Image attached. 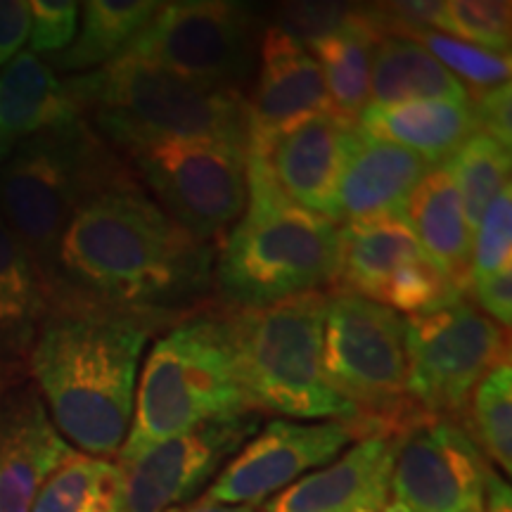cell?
<instances>
[{
    "label": "cell",
    "instance_id": "1",
    "mask_svg": "<svg viewBox=\"0 0 512 512\" xmlns=\"http://www.w3.org/2000/svg\"><path fill=\"white\" fill-rule=\"evenodd\" d=\"M214 261L216 247L178 226L136 181L102 190L76 209L48 292L178 316L207 294Z\"/></svg>",
    "mask_w": 512,
    "mask_h": 512
},
{
    "label": "cell",
    "instance_id": "2",
    "mask_svg": "<svg viewBox=\"0 0 512 512\" xmlns=\"http://www.w3.org/2000/svg\"><path fill=\"white\" fill-rule=\"evenodd\" d=\"M176 318L48 292L27 370L55 430L81 453L105 460L117 456L133 418L147 339Z\"/></svg>",
    "mask_w": 512,
    "mask_h": 512
},
{
    "label": "cell",
    "instance_id": "3",
    "mask_svg": "<svg viewBox=\"0 0 512 512\" xmlns=\"http://www.w3.org/2000/svg\"><path fill=\"white\" fill-rule=\"evenodd\" d=\"M245 162V214L214 261L221 309H266L299 294L332 290L342 261L339 223L287 200L261 152L247 150Z\"/></svg>",
    "mask_w": 512,
    "mask_h": 512
},
{
    "label": "cell",
    "instance_id": "4",
    "mask_svg": "<svg viewBox=\"0 0 512 512\" xmlns=\"http://www.w3.org/2000/svg\"><path fill=\"white\" fill-rule=\"evenodd\" d=\"M62 83L76 112L121 157L162 140H219L247 150L249 102L238 88L188 81L126 53Z\"/></svg>",
    "mask_w": 512,
    "mask_h": 512
},
{
    "label": "cell",
    "instance_id": "5",
    "mask_svg": "<svg viewBox=\"0 0 512 512\" xmlns=\"http://www.w3.org/2000/svg\"><path fill=\"white\" fill-rule=\"evenodd\" d=\"M136 181L131 164L79 114L12 147L0 164V221L22 242L48 287L76 209L102 190Z\"/></svg>",
    "mask_w": 512,
    "mask_h": 512
},
{
    "label": "cell",
    "instance_id": "6",
    "mask_svg": "<svg viewBox=\"0 0 512 512\" xmlns=\"http://www.w3.org/2000/svg\"><path fill=\"white\" fill-rule=\"evenodd\" d=\"M328 290L266 309L223 311L235 373L252 408L297 420H337L363 439L356 408L330 387L323 370Z\"/></svg>",
    "mask_w": 512,
    "mask_h": 512
},
{
    "label": "cell",
    "instance_id": "7",
    "mask_svg": "<svg viewBox=\"0 0 512 512\" xmlns=\"http://www.w3.org/2000/svg\"><path fill=\"white\" fill-rule=\"evenodd\" d=\"M254 413L235 373L221 316L178 320L152 344L117 460L216 420Z\"/></svg>",
    "mask_w": 512,
    "mask_h": 512
},
{
    "label": "cell",
    "instance_id": "8",
    "mask_svg": "<svg viewBox=\"0 0 512 512\" xmlns=\"http://www.w3.org/2000/svg\"><path fill=\"white\" fill-rule=\"evenodd\" d=\"M330 294L323 370L330 387L356 408L363 437L406 434L432 420L408 394L406 318L354 294Z\"/></svg>",
    "mask_w": 512,
    "mask_h": 512
},
{
    "label": "cell",
    "instance_id": "9",
    "mask_svg": "<svg viewBox=\"0 0 512 512\" xmlns=\"http://www.w3.org/2000/svg\"><path fill=\"white\" fill-rule=\"evenodd\" d=\"M245 152L219 140H162L131 152L128 164L178 226L221 247L247 207Z\"/></svg>",
    "mask_w": 512,
    "mask_h": 512
},
{
    "label": "cell",
    "instance_id": "10",
    "mask_svg": "<svg viewBox=\"0 0 512 512\" xmlns=\"http://www.w3.org/2000/svg\"><path fill=\"white\" fill-rule=\"evenodd\" d=\"M408 394L430 418L463 422L472 392L496 366L510 361L508 330L475 304L406 318Z\"/></svg>",
    "mask_w": 512,
    "mask_h": 512
},
{
    "label": "cell",
    "instance_id": "11",
    "mask_svg": "<svg viewBox=\"0 0 512 512\" xmlns=\"http://www.w3.org/2000/svg\"><path fill=\"white\" fill-rule=\"evenodd\" d=\"M126 55L188 81L235 88L256 62V12L230 0L162 3Z\"/></svg>",
    "mask_w": 512,
    "mask_h": 512
},
{
    "label": "cell",
    "instance_id": "12",
    "mask_svg": "<svg viewBox=\"0 0 512 512\" xmlns=\"http://www.w3.org/2000/svg\"><path fill=\"white\" fill-rule=\"evenodd\" d=\"M259 427V415L216 420L114 463L112 512H181Z\"/></svg>",
    "mask_w": 512,
    "mask_h": 512
},
{
    "label": "cell",
    "instance_id": "13",
    "mask_svg": "<svg viewBox=\"0 0 512 512\" xmlns=\"http://www.w3.org/2000/svg\"><path fill=\"white\" fill-rule=\"evenodd\" d=\"M486 472L463 422L425 420L403 434L384 512H482Z\"/></svg>",
    "mask_w": 512,
    "mask_h": 512
},
{
    "label": "cell",
    "instance_id": "14",
    "mask_svg": "<svg viewBox=\"0 0 512 512\" xmlns=\"http://www.w3.org/2000/svg\"><path fill=\"white\" fill-rule=\"evenodd\" d=\"M361 439L347 422L271 420L223 465L200 503L256 505L278 496L306 472L328 465L349 441Z\"/></svg>",
    "mask_w": 512,
    "mask_h": 512
},
{
    "label": "cell",
    "instance_id": "15",
    "mask_svg": "<svg viewBox=\"0 0 512 512\" xmlns=\"http://www.w3.org/2000/svg\"><path fill=\"white\" fill-rule=\"evenodd\" d=\"M259 53L261 67L254 100L249 102L247 147L264 150L294 126L335 110L316 57L287 31L268 27Z\"/></svg>",
    "mask_w": 512,
    "mask_h": 512
},
{
    "label": "cell",
    "instance_id": "16",
    "mask_svg": "<svg viewBox=\"0 0 512 512\" xmlns=\"http://www.w3.org/2000/svg\"><path fill=\"white\" fill-rule=\"evenodd\" d=\"M72 451L50 420L36 384L22 380L0 392V512H31L50 472Z\"/></svg>",
    "mask_w": 512,
    "mask_h": 512
},
{
    "label": "cell",
    "instance_id": "17",
    "mask_svg": "<svg viewBox=\"0 0 512 512\" xmlns=\"http://www.w3.org/2000/svg\"><path fill=\"white\" fill-rule=\"evenodd\" d=\"M403 434H370L342 458L297 479L261 512H384Z\"/></svg>",
    "mask_w": 512,
    "mask_h": 512
},
{
    "label": "cell",
    "instance_id": "18",
    "mask_svg": "<svg viewBox=\"0 0 512 512\" xmlns=\"http://www.w3.org/2000/svg\"><path fill=\"white\" fill-rule=\"evenodd\" d=\"M356 121L339 114H320L283 133L264 150L278 190L297 207L337 221V188L344 166L347 136Z\"/></svg>",
    "mask_w": 512,
    "mask_h": 512
},
{
    "label": "cell",
    "instance_id": "19",
    "mask_svg": "<svg viewBox=\"0 0 512 512\" xmlns=\"http://www.w3.org/2000/svg\"><path fill=\"white\" fill-rule=\"evenodd\" d=\"M432 171L406 147L380 140L351 126L337 188V219L342 223L399 216L411 192Z\"/></svg>",
    "mask_w": 512,
    "mask_h": 512
},
{
    "label": "cell",
    "instance_id": "20",
    "mask_svg": "<svg viewBox=\"0 0 512 512\" xmlns=\"http://www.w3.org/2000/svg\"><path fill=\"white\" fill-rule=\"evenodd\" d=\"M48 306V287L34 259L0 221V382L29 380V351Z\"/></svg>",
    "mask_w": 512,
    "mask_h": 512
},
{
    "label": "cell",
    "instance_id": "21",
    "mask_svg": "<svg viewBox=\"0 0 512 512\" xmlns=\"http://www.w3.org/2000/svg\"><path fill=\"white\" fill-rule=\"evenodd\" d=\"M403 221L413 230L422 252L441 273L467 294L472 266V230L467 226L460 195L444 166L432 169L411 192Z\"/></svg>",
    "mask_w": 512,
    "mask_h": 512
},
{
    "label": "cell",
    "instance_id": "22",
    "mask_svg": "<svg viewBox=\"0 0 512 512\" xmlns=\"http://www.w3.org/2000/svg\"><path fill=\"white\" fill-rule=\"evenodd\" d=\"M370 136L406 147L427 164H446L448 157L477 131L470 102L422 100L403 105H368L356 121Z\"/></svg>",
    "mask_w": 512,
    "mask_h": 512
},
{
    "label": "cell",
    "instance_id": "23",
    "mask_svg": "<svg viewBox=\"0 0 512 512\" xmlns=\"http://www.w3.org/2000/svg\"><path fill=\"white\" fill-rule=\"evenodd\" d=\"M384 34V24L377 5L351 8L347 22L335 34L311 43L309 53L323 72L332 110L339 117L358 121L370 105V69L377 41Z\"/></svg>",
    "mask_w": 512,
    "mask_h": 512
},
{
    "label": "cell",
    "instance_id": "24",
    "mask_svg": "<svg viewBox=\"0 0 512 512\" xmlns=\"http://www.w3.org/2000/svg\"><path fill=\"white\" fill-rule=\"evenodd\" d=\"M342 235V261L332 292L377 302L387 280L422 254L413 230L399 216L351 221L339 226Z\"/></svg>",
    "mask_w": 512,
    "mask_h": 512
},
{
    "label": "cell",
    "instance_id": "25",
    "mask_svg": "<svg viewBox=\"0 0 512 512\" xmlns=\"http://www.w3.org/2000/svg\"><path fill=\"white\" fill-rule=\"evenodd\" d=\"M470 102L467 86L418 41L387 34L377 41L370 69V102L377 107L403 102Z\"/></svg>",
    "mask_w": 512,
    "mask_h": 512
},
{
    "label": "cell",
    "instance_id": "26",
    "mask_svg": "<svg viewBox=\"0 0 512 512\" xmlns=\"http://www.w3.org/2000/svg\"><path fill=\"white\" fill-rule=\"evenodd\" d=\"M79 117L55 69L29 50L0 69V133L12 143Z\"/></svg>",
    "mask_w": 512,
    "mask_h": 512
},
{
    "label": "cell",
    "instance_id": "27",
    "mask_svg": "<svg viewBox=\"0 0 512 512\" xmlns=\"http://www.w3.org/2000/svg\"><path fill=\"white\" fill-rule=\"evenodd\" d=\"M155 0H91L83 5V22L72 46L53 60L55 69L88 74L124 55L145 24L159 10Z\"/></svg>",
    "mask_w": 512,
    "mask_h": 512
},
{
    "label": "cell",
    "instance_id": "28",
    "mask_svg": "<svg viewBox=\"0 0 512 512\" xmlns=\"http://www.w3.org/2000/svg\"><path fill=\"white\" fill-rule=\"evenodd\" d=\"M444 169L456 185L467 226L475 235L486 211L510 185V147L475 131L448 157Z\"/></svg>",
    "mask_w": 512,
    "mask_h": 512
},
{
    "label": "cell",
    "instance_id": "29",
    "mask_svg": "<svg viewBox=\"0 0 512 512\" xmlns=\"http://www.w3.org/2000/svg\"><path fill=\"white\" fill-rule=\"evenodd\" d=\"M114 463L69 451L50 472L31 512H112Z\"/></svg>",
    "mask_w": 512,
    "mask_h": 512
},
{
    "label": "cell",
    "instance_id": "30",
    "mask_svg": "<svg viewBox=\"0 0 512 512\" xmlns=\"http://www.w3.org/2000/svg\"><path fill=\"white\" fill-rule=\"evenodd\" d=\"M467 422L475 444L505 475L512 470V370L501 363L477 384L470 396Z\"/></svg>",
    "mask_w": 512,
    "mask_h": 512
},
{
    "label": "cell",
    "instance_id": "31",
    "mask_svg": "<svg viewBox=\"0 0 512 512\" xmlns=\"http://www.w3.org/2000/svg\"><path fill=\"white\" fill-rule=\"evenodd\" d=\"M463 299L458 287L432 264L425 252L406 261L387 285L382 287L375 304L387 306L394 313H408V318L446 309Z\"/></svg>",
    "mask_w": 512,
    "mask_h": 512
},
{
    "label": "cell",
    "instance_id": "32",
    "mask_svg": "<svg viewBox=\"0 0 512 512\" xmlns=\"http://www.w3.org/2000/svg\"><path fill=\"white\" fill-rule=\"evenodd\" d=\"M510 3L501 0H441L437 29L496 55H510Z\"/></svg>",
    "mask_w": 512,
    "mask_h": 512
},
{
    "label": "cell",
    "instance_id": "33",
    "mask_svg": "<svg viewBox=\"0 0 512 512\" xmlns=\"http://www.w3.org/2000/svg\"><path fill=\"white\" fill-rule=\"evenodd\" d=\"M406 38L418 41L453 76H463L472 86V91L501 86L510 79V55H496L489 53V50L467 46V43L456 41V38L446 34H437V31H413Z\"/></svg>",
    "mask_w": 512,
    "mask_h": 512
},
{
    "label": "cell",
    "instance_id": "34",
    "mask_svg": "<svg viewBox=\"0 0 512 512\" xmlns=\"http://www.w3.org/2000/svg\"><path fill=\"white\" fill-rule=\"evenodd\" d=\"M501 271H512V195L510 185L496 197L472 235L470 283Z\"/></svg>",
    "mask_w": 512,
    "mask_h": 512
},
{
    "label": "cell",
    "instance_id": "35",
    "mask_svg": "<svg viewBox=\"0 0 512 512\" xmlns=\"http://www.w3.org/2000/svg\"><path fill=\"white\" fill-rule=\"evenodd\" d=\"M31 5L29 53L60 55L72 46L79 24V3L74 0H34Z\"/></svg>",
    "mask_w": 512,
    "mask_h": 512
},
{
    "label": "cell",
    "instance_id": "36",
    "mask_svg": "<svg viewBox=\"0 0 512 512\" xmlns=\"http://www.w3.org/2000/svg\"><path fill=\"white\" fill-rule=\"evenodd\" d=\"M351 8L354 5L342 3H290L280 12V24H275V27L287 31L294 41L309 48L320 38L335 34L347 22Z\"/></svg>",
    "mask_w": 512,
    "mask_h": 512
},
{
    "label": "cell",
    "instance_id": "37",
    "mask_svg": "<svg viewBox=\"0 0 512 512\" xmlns=\"http://www.w3.org/2000/svg\"><path fill=\"white\" fill-rule=\"evenodd\" d=\"M467 95H470V107L477 131L496 138L505 147H512L510 83L484 88V91H470Z\"/></svg>",
    "mask_w": 512,
    "mask_h": 512
},
{
    "label": "cell",
    "instance_id": "38",
    "mask_svg": "<svg viewBox=\"0 0 512 512\" xmlns=\"http://www.w3.org/2000/svg\"><path fill=\"white\" fill-rule=\"evenodd\" d=\"M467 294L475 297V302L489 313L494 323L503 330L510 328L512 320V271H501L486 278L472 280L467 287Z\"/></svg>",
    "mask_w": 512,
    "mask_h": 512
},
{
    "label": "cell",
    "instance_id": "39",
    "mask_svg": "<svg viewBox=\"0 0 512 512\" xmlns=\"http://www.w3.org/2000/svg\"><path fill=\"white\" fill-rule=\"evenodd\" d=\"M31 31V5L27 0H0V69L15 60Z\"/></svg>",
    "mask_w": 512,
    "mask_h": 512
},
{
    "label": "cell",
    "instance_id": "40",
    "mask_svg": "<svg viewBox=\"0 0 512 512\" xmlns=\"http://www.w3.org/2000/svg\"><path fill=\"white\" fill-rule=\"evenodd\" d=\"M482 512H512L510 486L503 482V477L489 467L484 479V503Z\"/></svg>",
    "mask_w": 512,
    "mask_h": 512
},
{
    "label": "cell",
    "instance_id": "41",
    "mask_svg": "<svg viewBox=\"0 0 512 512\" xmlns=\"http://www.w3.org/2000/svg\"><path fill=\"white\" fill-rule=\"evenodd\" d=\"M181 512H259L256 505H214V503H200L195 508L181 510Z\"/></svg>",
    "mask_w": 512,
    "mask_h": 512
},
{
    "label": "cell",
    "instance_id": "42",
    "mask_svg": "<svg viewBox=\"0 0 512 512\" xmlns=\"http://www.w3.org/2000/svg\"><path fill=\"white\" fill-rule=\"evenodd\" d=\"M12 147H15V143H12L10 138H5L3 133H0V164H3L5 159H8V155L12 152Z\"/></svg>",
    "mask_w": 512,
    "mask_h": 512
},
{
    "label": "cell",
    "instance_id": "43",
    "mask_svg": "<svg viewBox=\"0 0 512 512\" xmlns=\"http://www.w3.org/2000/svg\"><path fill=\"white\" fill-rule=\"evenodd\" d=\"M0 392H3V382H0Z\"/></svg>",
    "mask_w": 512,
    "mask_h": 512
}]
</instances>
